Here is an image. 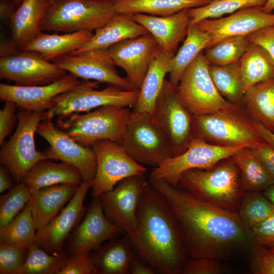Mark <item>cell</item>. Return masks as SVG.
<instances>
[{
    "label": "cell",
    "instance_id": "cell-1",
    "mask_svg": "<svg viewBox=\"0 0 274 274\" xmlns=\"http://www.w3.org/2000/svg\"><path fill=\"white\" fill-rule=\"evenodd\" d=\"M149 182L168 203L189 258L230 260L256 244L237 213L201 200L163 180Z\"/></svg>",
    "mask_w": 274,
    "mask_h": 274
},
{
    "label": "cell",
    "instance_id": "cell-2",
    "mask_svg": "<svg viewBox=\"0 0 274 274\" xmlns=\"http://www.w3.org/2000/svg\"><path fill=\"white\" fill-rule=\"evenodd\" d=\"M137 218L136 232L129 239L139 257L156 273H182L189 258L180 229L165 198L148 181Z\"/></svg>",
    "mask_w": 274,
    "mask_h": 274
},
{
    "label": "cell",
    "instance_id": "cell-3",
    "mask_svg": "<svg viewBox=\"0 0 274 274\" xmlns=\"http://www.w3.org/2000/svg\"><path fill=\"white\" fill-rule=\"evenodd\" d=\"M195 197L237 213L245 190L240 171L232 162L210 169H191L181 175L178 184Z\"/></svg>",
    "mask_w": 274,
    "mask_h": 274
},
{
    "label": "cell",
    "instance_id": "cell-4",
    "mask_svg": "<svg viewBox=\"0 0 274 274\" xmlns=\"http://www.w3.org/2000/svg\"><path fill=\"white\" fill-rule=\"evenodd\" d=\"M119 144L142 165L155 167L176 156L163 130L153 116L145 112L131 111Z\"/></svg>",
    "mask_w": 274,
    "mask_h": 274
},
{
    "label": "cell",
    "instance_id": "cell-5",
    "mask_svg": "<svg viewBox=\"0 0 274 274\" xmlns=\"http://www.w3.org/2000/svg\"><path fill=\"white\" fill-rule=\"evenodd\" d=\"M117 14L114 0H53L42 30L66 33L95 31Z\"/></svg>",
    "mask_w": 274,
    "mask_h": 274
},
{
    "label": "cell",
    "instance_id": "cell-6",
    "mask_svg": "<svg viewBox=\"0 0 274 274\" xmlns=\"http://www.w3.org/2000/svg\"><path fill=\"white\" fill-rule=\"evenodd\" d=\"M131 111L128 107L106 106L93 111L59 118V128L75 141L91 147L96 141L109 140L120 144Z\"/></svg>",
    "mask_w": 274,
    "mask_h": 274
},
{
    "label": "cell",
    "instance_id": "cell-7",
    "mask_svg": "<svg viewBox=\"0 0 274 274\" xmlns=\"http://www.w3.org/2000/svg\"><path fill=\"white\" fill-rule=\"evenodd\" d=\"M99 83L85 80L73 89L55 96L53 98L54 107L44 112L43 119L55 116L65 118L106 106L132 107L135 104L140 90H126L108 86L98 90L96 89Z\"/></svg>",
    "mask_w": 274,
    "mask_h": 274
},
{
    "label": "cell",
    "instance_id": "cell-8",
    "mask_svg": "<svg viewBox=\"0 0 274 274\" xmlns=\"http://www.w3.org/2000/svg\"><path fill=\"white\" fill-rule=\"evenodd\" d=\"M210 64L201 52L184 71L177 86V97L192 116L211 114L231 102L218 92L210 76Z\"/></svg>",
    "mask_w": 274,
    "mask_h": 274
},
{
    "label": "cell",
    "instance_id": "cell-9",
    "mask_svg": "<svg viewBox=\"0 0 274 274\" xmlns=\"http://www.w3.org/2000/svg\"><path fill=\"white\" fill-rule=\"evenodd\" d=\"M44 112L20 109L14 133L0 150V162L5 166L17 184L39 161L47 159L44 152L36 148L35 133L43 120Z\"/></svg>",
    "mask_w": 274,
    "mask_h": 274
},
{
    "label": "cell",
    "instance_id": "cell-10",
    "mask_svg": "<svg viewBox=\"0 0 274 274\" xmlns=\"http://www.w3.org/2000/svg\"><path fill=\"white\" fill-rule=\"evenodd\" d=\"M231 103L225 109L211 114L193 116V138L210 140L219 145L250 147L261 141L252 121L248 120Z\"/></svg>",
    "mask_w": 274,
    "mask_h": 274
},
{
    "label": "cell",
    "instance_id": "cell-11",
    "mask_svg": "<svg viewBox=\"0 0 274 274\" xmlns=\"http://www.w3.org/2000/svg\"><path fill=\"white\" fill-rule=\"evenodd\" d=\"M247 147L249 146L213 145L203 140L193 138L183 152L154 167L148 181L161 179L178 187L179 179L184 172L191 169L212 168L221 160L230 158Z\"/></svg>",
    "mask_w": 274,
    "mask_h": 274
},
{
    "label": "cell",
    "instance_id": "cell-12",
    "mask_svg": "<svg viewBox=\"0 0 274 274\" xmlns=\"http://www.w3.org/2000/svg\"><path fill=\"white\" fill-rule=\"evenodd\" d=\"M91 148L97 162L96 174L91 188L94 198L111 190L125 178L145 175L147 172L145 167L131 158L116 142L100 140L94 143Z\"/></svg>",
    "mask_w": 274,
    "mask_h": 274
},
{
    "label": "cell",
    "instance_id": "cell-13",
    "mask_svg": "<svg viewBox=\"0 0 274 274\" xmlns=\"http://www.w3.org/2000/svg\"><path fill=\"white\" fill-rule=\"evenodd\" d=\"M152 116L167 136L176 155L183 152L194 138L193 116L179 101L177 86L169 80H164Z\"/></svg>",
    "mask_w": 274,
    "mask_h": 274
},
{
    "label": "cell",
    "instance_id": "cell-14",
    "mask_svg": "<svg viewBox=\"0 0 274 274\" xmlns=\"http://www.w3.org/2000/svg\"><path fill=\"white\" fill-rule=\"evenodd\" d=\"M147 182L145 175L131 176L98 197L107 218L129 238L136 232L138 208Z\"/></svg>",
    "mask_w": 274,
    "mask_h": 274
},
{
    "label": "cell",
    "instance_id": "cell-15",
    "mask_svg": "<svg viewBox=\"0 0 274 274\" xmlns=\"http://www.w3.org/2000/svg\"><path fill=\"white\" fill-rule=\"evenodd\" d=\"M52 119L51 117L44 118L36 130V133L49 144L44 152L47 158L71 164L80 172L83 181H92L97 166L92 148L75 141L64 130L55 127Z\"/></svg>",
    "mask_w": 274,
    "mask_h": 274
},
{
    "label": "cell",
    "instance_id": "cell-16",
    "mask_svg": "<svg viewBox=\"0 0 274 274\" xmlns=\"http://www.w3.org/2000/svg\"><path fill=\"white\" fill-rule=\"evenodd\" d=\"M67 72L57 64L46 60L39 54L19 50L0 57V78L23 86L44 85L54 82Z\"/></svg>",
    "mask_w": 274,
    "mask_h": 274
},
{
    "label": "cell",
    "instance_id": "cell-17",
    "mask_svg": "<svg viewBox=\"0 0 274 274\" xmlns=\"http://www.w3.org/2000/svg\"><path fill=\"white\" fill-rule=\"evenodd\" d=\"M52 62L79 79L94 80L123 90H138L126 77L119 75L107 49H94L69 54Z\"/></svg>",
    "mask_w": 274,
    "mask_h": 274
},
{
    "label": "cell",
    "instance_id": "cell-18",
    "mask_svg": "<svg viewBox=\"0 0 274 274\" xmlns=\"http://www.w3.org/2000/svg\"><path fill=\"white\" fill-rule=\"evenodd\" d=\"M116 66L140 90L149 67L162 49L149 33L118 42L107 49Z\"/></svg>",
    "mask_w": 274,
    "mask_h": 274
},
{
    "label": "cell",
    "instance_id": "cell-19",
    "mask_svg": "<svg viewBox=\"0 0 274 274\" xmlns=\"http://www.w3.org/2000/svg\"><path fill=\"white\" fill-rule=\"evenodd\" d=\"M82 81L69 73L52 83L38 86H23L0 84V98L12 101L18 108L27 111L44 112L55 105L53 98L79 86Z\"/></svg>",
    "mask_w": 274,
    "mask_h": 274
},
{
    "label": "cell",
    "instance_id": "cell-20",
    "mask_svg": "<svg viewBox=\"0 0 274 274\" xmlns=\"http://www.w3.org/2000/svg\"><path fill=\"white\" fill-rule=\"evenodd\" d=\"M93 184L82 181L67 205L43 228L37 232L36 243L50 254L62 252L64 243L84 211L83 202Z\"/></svg>",
    "mask_w": 274,
    "mask_h": 274
},
{
    "label": "cell",
    "instance_id": "cell-21",
    "mask_svg": "<svg viewBox=\"0 0 274 274\" xmlns=\"http://www.w3.org/2000/svg\"><path fill=\"white\" fill-rule=\"evenodd\" d=\"M262 7L243 9L225 17L206 19L197 25L201 30L212 35L210 47L226 38L247 36L258 29L274 25V14L265 12Z\"/></svg>",
    "mask_w": 274,
    "mask_h": 274
},
{
    "label": "cell",
    "instance_id": "cell-22",
    "mask_svg": "<svg viewBox=\"0 0 274 274\" xmlns=\"http://www.w3.org/2000/svg\"><path fill=\"white\" fill-rule=\"evenodd\" d=\"M121 231V229L104 215L99 198L94 197L84 218L72 235L69 252L70 254L90 253Z\"/></svg>",
    "mask_w": 274,
    "mask_h": 274
},
{
    "label": "cell",
    "instance_id": "cell-23",
    "mask_svg": "<svg viewBox=\"0 0 274 274\" xmlns=\"http://www.w3.org/2000/svg\"><path fill=\"white\" fill-rule=\"evenodd\" d=\"M131 16L153 37L162 50L173 53L186 36L190 21L188 9L166 16L142 13Z\"/></svg>",
    "mask_w": 274,
    "mask_h": 274
},
{
    "label": "cell",
    "instance_id": "cell-24",
    "mask_svg": "<svg viewBox=\"0 0 274 274\" xmlns=\"http://www.w3.org/2000/svg\"><path fill=\"white\" fill-rule=\"evenodd\" d=\"M53 1L22 0L9 19L12 39L20 49L42 32L46 12Z\"/></svg>",
    "mask_w": 274,
    "mask_h": 274
},
{
    "label": "cell",
    "instance_id": "cell-25",
    "mask_svg": "<svg viewBox=\"0 0 274 274\" xmlns=\"http://www.w3.org/2000/svg\"><path fill=\"white\" fill-rule=\"evenodd\" d=\"M148 33L132 18L130 14L118 13L107 23L96 30L92 37L80 49L71 54L94 49H107L123 40Z\"/></svg>",
    "mask_w": 274,
    "mask_h": 274
},
{
    "label": "cell",
    "instance_id": "cell-26",
    "mask_svg": "<svg viewBox=\"0 0 274 274\" xmlns=\"http://www.w3.org/2000/svg\"><path fill=\"white\" fill-rule=\"evenodd\" d=\"M79 185L58 184L31 193L32 216L38 231L47 225L72 198Z\"/></svg>",
    "mask_w": 274,
    "mask_h": 274
},
{
    "label": "cell",
    "instance_id": "cell-27",
    "mask_svg": "<svg viewBox=\"0 0 274 274\" xmlns=\"http://www.w3.org/2000/svg\"><path fill=\"white\" fill-rule=\"evenodd\" d=\"M83 181L80 172L66 162H52L48 159L38 161L22 181L31 193L42 188L58 184L79 185Z\"/></svg>",
    "mask_w": 274,
    "mask_h": 274
},
{
    "label": "cell",
    "instance_id": "cell-28",
    "mask_svg": "<svg viewBox=\"0 0 274 274\" xmlns=\"http://www.w3.org/2000/svg\"><path fill=\"white\" fill-rule=\"evenodd\" d=\"M93 35L92 31L86 30L63 35L41 32L20 50L36 52L46 60L52 61L78 50Z\"/></svg>",
    "mask_w": 274,
    "mask_h": 274
},
{
    "label": "cell",
    "instance_id": "cell-29",
    "mask_svg": "<svg viewBox=\"0 0 274 274\" xmlns=\"http://www.w3.org/2000/svg\"><path fill=\"white\" fill-rule=\"evenodd\" d=\"M173 53L161 50L150 65L143 80L132 112H145L153 115L155 101L170 70Z\"/></svg>",
    "mask_w": 274,
    "mask_h": 274
},
{
    "label": "cell",
    "instance_id": "cell-30",
    "mask_svg": "<svg viewBox=\"0 0 274 274\" xmlns=\"http://www.w3.org/2000/svg\"><path fill=\"white\" fill-rule=\"evenodd\" d=\"M129 237L109 242L94 250L91 255L97 274H128L133 255Z\"/></svg>",
    "mask_w": 274,
    "mask_h": 274
},
{
    "label": "cell",
    "instance_id": "cell-31",
    "mask_svg": "<svg viewBox=\"0 0 274 274\" xmlns=\"http://www.w3.org/2000/svg\"><path fill=\"white\" fill-rule=\"evenodd\" d=\"M239 62L245 93L254 85L274 79V59L260 45L250 43Z\"/></svg>",
    "mask_w": 274,
    "mask_h": 274
},
{
    "label": "cell",
    "instance_id": "cell-32",
    "mask_svg": "<svg viewBox=\"0 0 274 274\" xmlns=\"http://www.w3.org/2000/svg\"><path fill=\"white\" fill-rule=\"evenodd\" d=\"M212 0H114L118 13L145 14L153 16H166L184 9L205 6Z\"/></svg>",
    "mask_w": 274,
    "mask_h": 274
},
{
    "label": "cell",
    "instance_id": "cell-33",
    "mask_svg": "<svg viewBox=\"0 0 274 274\" xmlns=\"http://www.w3.org/2000/svg\"><path fill=\"white\" fill-rule=\"evenodd\" d=\"M212 38L209 32L201 30L197 24L190 23L185 40L170 61L169 81L177 86L184 71L194 59L208 47Z\"/></svg>",
    "mask_w": 274,
    "mask_h": 274
},
{
    "label": "cell",
    "instance_id": "cell-34",
    "mask_svg": "<svg viewBox=\"0 0 274 274\" xmlns=\"http://www.w3.org/2000/svg\"><path fill=\"white\" fill-rule=\"evenodd\" d=\"M238 168L246 191L259 192L274 184V177L266 169L259 157L247 147L230 157Z\"/></svg>",
    "mask_w": 274,
    "mask_h": 274
},
{
    "label": "cell",
    "instance_id": "cell-35",
    "mask_svg": "<svg viewBox=\"0 0 274 274\" xmlns=\"http://www.w3.org/2000/svg\"><path fill=\"white\" fill-rule=\"evenodd\" d=\"M243 99L255 121L274 132V79L249 88Z\"/></svg>",
    "mask_w": 274,
    "mask_h": 274
},
{
    "label": "cell",
    "instance_id": "cell-36",
    "mask_svg": "<svg viewBox=\"0 0 274 274\" xmlns=\"http://www.w3.org/2000/svg\"><path fill=\"white\" fill-rule=\"evenodd\" d=\"M37 232L30 200L8 225L0 229V243L28 250L36 242Z\"/></svg>",
    "mask_w": 274,
    "mask_h": 274
},
{
    "label": "cell",
    "instance_id": "cell-37",
    "mask_svg": "<svg viewBox=\"0 0 274 274\" xmlns=\"http://www.w3.org/2000/svg\"><path fill=\"white\" fill-rule=\"evenodd\" d=\"M209 73L220 94L231 102L243 99L245 92L239 62L226 65H210Z\"/></svg>",
    "mask_w": 274,
    "mask_h": 274
},
{
    "label": "cell",
    "instance_id": "cell-38",
    "mask_svg": "<svg viewBox=\"0 0 274 274\" xmlns=\"http://www.w3.org/2000/svg\"><path fill=\"white\" fill-rule=\"evenodd\" d=\"M250 44L246 36L230 37L206 48L204 54L211 65L231 64L239 62Z\"/></svg>",
    "mask_w": 274,
    "mask_h": 274
},
{
    "label": "cell",
    "instance_id": "cell-39",
    "mask_svg": "<svg viewBox=\"0 0 274 274\" xmlns=\"http://www.w3.org/2000/svg\"><path fill=\"white\" fill-rule=\"evenodd\" d=\"M267 0H212L208 4L188 9L191 24L206 19L220 18L243 9L263 6Z\"/></svg>",
    "mask_w": 274,
    "mask_h": 274
},
{
    "label": "cell",
    "instance_id": "cell-40",
    "mask_svg": "<svg viewBox=\"0 0 274 274\" xmlns=\"http://www.w3.org/2000/svg\"><path fill=\"white\" fill-rule=\"evenodd\" d=\"M274 211V205L258 192L246 191L237 212L242 222L251 230Z\"/></svg>",
    "mask_w": 274,
    "mask_h": 274
},
{
    "label": "cell",
    "instance_id": "cell-41",
    "mask_svg": "<svg viewBox=\"0 0 274 274\" xmlns=\"http://www.w3.org/2000/svg\"><path fill=\"white\" fill-rule=\"evenodd\" d=\"M66 255L50 254L35 242L28 249L25 260L16 274H55Z\"/></svg>",
    "mask_w": 274,
    "mask_h": 274
},
{
    "label": "cell",
    "instance_id": "cell-42",
    "mask_svg": "<svg viewBox=\"0 0 274 274\" xmlns=\"http://www.w3.org/2000/svg\"><path fill=\"white\" fill-rule=\"evenodd\" d=\"M31 193L22 182L0 198V229L8 225L30 201Z\"/></svg>",
    "mask_w": 274,
    "mask_h": 274
},
{
    "label": "cell",
    "instance_id": "cell-43",
    "mask_svg": "<svg viewBox=\"0 0 274 274\" xmlns=\"http://www.w3.org/2000/svg\"><path fill=\"white\" fill-rule=\"evenodd\" d=\"M249 265L254 274H274V247L254 244L250 250Z\"/></svg>",
    "mask_w": 274,
    "mask_h": 274
},
{
    "label": "cell",
    "instance_id": "cell-44",
    "mask_svg": "<svg viewBox=\"0 0 274 274\" xmlns=\"http://www.w3.org/2000/svg\"><path fill=\"white\" fill-rule=\"evenodd\" d=\"M27 250L0 243V273L16 274L25 260Z\"/></svg>",
    "mask_w": 274,
    "mask_h": 274
},
{
    "label": "cell",
    "instance_id": "cell-45",
    "mask_svg": "<svg viewBox=\"0 0 274 274\" xmlns=\"http://www.w3.org/2000/svg\"><path fill=\"white\" fill-rule=\"evenodd\" d=\"M55 274H97L90 253L66 256Z\"/></svg>",
    "mask_w": 274,
    "mask_h": 274
},
{
    "label": "cell",
    "instance_id": "cell-46",
    "mask_svg": "<svg viewBox=\"0 0 274 274\" xmlns=\"http://www.w3.org/2000/svg\"><path fill=\"white\" fill-rule=\"evenodd\" d=\"M219 260L210 257L189 258L185 265L183 274H219L223 272Z\"/></svg>",
    "mask_w": 274,
    "mask_h": 274
},
{
    "label": "cell",
    "instance_id": "cell-47",
    "mask_svg": "<svg viewBox=\"0 0 274 274\" xmlns=\"http://www.w3.org/2000/svg\"><path fill=\"white\" fill-rule=\"evenodd\" d=\"M17 105L12 101H6L0 110V145L4 143L5 138L10 134L18 120L16 110Z\"/></svg>",
    "mask_w": 274,
    "mask_h": 274
},
{
    "label": "cell",
    "instance_id": "cell-48",
    "mask_svg": "<svg viewBox=\"0 0 274 274\" xmlns=\"http://www.w3.org/2000/svg\"><path fill=\"white\" fill-rule=\"evenodd\" d=\"M251 231L256 244L265 245L274 242V211Z\"/></svg>",
    "mask_w": 274,
    "mask_h": 274
},
{
    "label": "cell",
    "instance_id": "cell-49",
    "mask_svg": "<svg viewBox=\"0 0 274 274\" xmlns=\"http://www.w3.org/2000/svg\"><path fill=\"white\" fill-rule=\"evenodd\" d=\"M246 37L250 43L263 47L274 59V25L258 29Z\"/></svg>",
    "mask_w": 274,
    "mask_h": 274
},
{
    "label": "cell",
    "instance_id": "cell-50",
    "mask_svg": "<svg viewBox=\"0 0 274 274\" xmlns=\"http://www.w3.org/2000/svg\"><path fill=\"white\" fill-rule=\"evenodd\" d=\"M250 148L257 154L268 172L274 177V149L262 139Z\"/></svg>",
    "mask_w": 274,
    "mask_h": 274
},
{
    "label": "cell",
    "instance_id": "cell-51",
    "mask_svg": "<svg viewBox=\"0 0 274 274\" xmlns=\"http://www.w3.org/2000/svg\"><path fill=\"white\" fill-rule=\"evenodd\" d=\"M129 273L131 274H154L155 271L140 258L133 255L129 266Z\"/></svg>",
    "mask_w": 274,
    "mask_h": 274
},
{
    "label": "cell",
    "instance_id": "cell-52",
    "mask_svg": "<svg viewBox=\"0 0 274 274\" xmlns=\"http://www.w3.org/2000/svg\"><path fill=\"white\" fill-rule=\"evenodd\" d=\"M252 124L260 138L274 149V132L256 121H252Z\"/></svg>",
    "mask_w": 274,
    "mask_h": 274
},
{
    "label": "cell",
    "instance_id": "cell-53",
    "mask_svg": "<svg viewBox=\"0 0 274 274\" xmlns=\"http://www.w3.org/2000/svg\"><path fill=\"white\" fill-rule=\"evenodd\" d=\"M11 175L8 168L2 164L0 166V193H2L9 189L13 182L11 177Z\"/></svg>",
    "mask_w": 274,
    "mask_h": 274
},
{
    "label": "cell",
    "instance_id": "cell-54",
    "mask_svg": "<svg viewBox=\"0 0 274 274\" xmlns=\"http://www.w3.org/2000/svg\"><path fill=\"white\" fill-rule=\"evenodd\" d=\"M20 50L13 39L6 40L1 43L0 56L3 57L10 55L16 53Z\"/></svg>",
    "mask_w": 274,
    "mask_h": 274
},
{
    "label": "cell",
    "instance_id": "cell-55",
    "mask_svg": "<svg viewBox=\"0 0 274 274\" xmlns=\"http://www.w3.org/2000/svg\"><path fill=\"white\" fill-rule=\"evenodd\" d=\"M16 5L11 1H1L0 3V15L3 19H10L16 10Z\"/></svg>",
    "mask_w": 274,
    "mask_h": 274
},
{
    "label": "cell",
    "instance_id": "cell-56",
    "mask_svg": "<svg viewBox=\"0 0 274 274\" xmlns=\"http://www.w3.org/2000/svg\"><path fill=\"white\" fill-rule=\"evenodd\" d=\"M264 196L274 205V184L269 186L265 189Z\"/></svg>",
    "mask_w": 274,
    "mask_h": 274
},
{
    "label": "cell",
    "instance_id": "cell-57",
    "mask_svg": "<svg viewBox=\"0 0 274 274\" xmlns=\"http://www.w3.org/2000/svg\"><path fill=\"white\" fill-rule=\"evenodd\" d=\"M262 8L265 12L271 13L274 10V0H267L266 3Z\"/></svg>",
    "mask_w": 274,
    "mask_h": 274
},
{
    "label": "cell",
    "instance_id": "cell-58",
    "mask_svg": "<svg viewBox=\"0 0 274 274\" xmlns=\"http://www.w3.org/2000/svg\"><path fill=\"white\" fill-rule=\"evenodd\" d=\"M1 1H9L13 2L16 5L21 3L22 0H1Z\"/></svg>",
    "mask_w": 274,
    "mask_h": 274
},
{
    "label": "cell",
    "instance_id": "cell-59",
    "mask_svg": "<svg viewBox=\"0 0 274 274\" xmlns=\"http://www.w3.org/2000/svg\"><path fill=\"white\" fill-rule=\"evenodd\" d=\"M264 245L274 247V242L266 244Z\"/></svg>",
    "mask_w": 274,
    "mask_h": 274
},
{
    "label": "cell",
    "instance_id": "cell-60",
    "mask_svg": "<svg viewBox=\"0 0 274 274\" xmlns=\"http://www.w3.org/2000/svg\"><path fill=\"white\" fill-rule=\"evenodd\" d=\"M50 1H53V0H50Z\"/></svg>",
    "mask_w": 274,
    "mask_h": 274
}]
</instances>
